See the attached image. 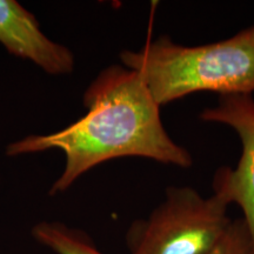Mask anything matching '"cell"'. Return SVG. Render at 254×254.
Listing matches in <instances>:
<instances>
[{
  "instance_id": "obj_1",
  "label": "cell",
  "mask_w": 254,
  "mask_h": 254,
  "mask_svg": "<svg viewBox=\"0 0 254 254\" xmlns=\"http://www.w3.org/2000/svg\"><path fill=\"white\" fill-rule=\"evenodd\" d=\"M87 113L59 132L28 135L7 146L9 157L58 148L65 168L51 194L66 190L91 168L111 159L147 158L189 168L192 155L165 129L160 106L138 73L112 65L101 71L84 94Z\"/></svg>"
},
{
  "instance_id": "obj_2",
  "label": "cell",
  "mask_w": 254,
  "mask_h": 254,
  "mask_svg": "<svg viewBox=\"0 0 254 254\" xmlns=\"http://www.w3.org/2000/svg\"><path fill=\"white\" fill-rule=\"evenodd\" d=\"M119 57L125 67L138 73L159 106L195 92H254V26L199 46L180 45L163 36Z\"/></svg>"
},
{
  "instance_id": "obj_3",
  "label": "cell",
  "mask_w": 254,
  "mask_h": 254,
  "mask_svg": "<svg viewBox=\"0 0 254 254\" xmlns=\"http://www.w3.org/2000/svg\"><path fill=\"white\" fill-rule=\"evenodd\" d=\"M230 204L219 193L205 198L192 187H167L165 200L126 233L131 254H208L230 227Z\"/></svg>"
},
{
  "instance_id": "obj_4",
  "label": "cell",
  "mask_w": 254,
  "mask_h": 254,
  "mask_svg": "<svg viewBox=\"0 0 254 254\" xmlns=\"http://www.w3.org/2000/svg\"><path fill=\"white\" fill-rule=\"evenodd\" d=\"M200 120L231 127L239 136L241 155L236 168L221 167L215 173L213 190L228 204H237L254 245V99L252 94L219 95L217 105L200 113Z\"/></svg>"
},
{
  "instance_id": "obj_5",
  "label": "cell",
  "mask_w": 254,
  "mask_h": 254,
  "mask_svg": "<svg viewBox=\"0 0 254 254\" xmlns=\"http://www.w3.org/2000/svg\"><path fill=\"white\" fill-rule=\"evenodd\" d=\"M0 44L50 74H68L74 68L71 51L49 39L34 15L14 0H0Z\"/></svg>"
},
{
  "instance_id": "obj_6",
  "label": "cell",
  "mask_w": 254,
  "mask_h": 254,
  "mask_svg": "<svg viewBox=\"0 0 254 254\" xmlns=\"http://www.w3.org/2000/svg\"><path fill=\"white\" fill-rule=\"evenodd\" d=\"M34 239L57 254H104L85 232L58 221H43L32 230Z\"/></svg>"
},
{
  "instance_id": "obj_7",
  "label": "cell",
  "mask_w": 254,
  "mask_h": 254,
  "mask_svg": "<svg viewBox=\"0 0 254 254\" xmlns=\"http://www.w3.org/2000/svg\"><path fill=\"white\" fill-rule=\"evenodd\" d=\"M208 254H254L252 237L243 218L232 220L230 227Z\"/></svg>"
}]
</instances>
